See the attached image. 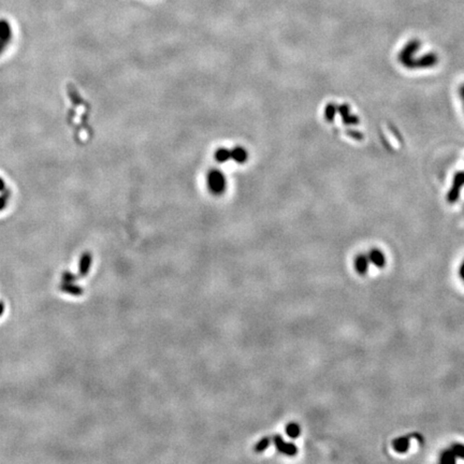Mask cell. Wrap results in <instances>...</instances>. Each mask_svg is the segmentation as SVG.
Masks as SVG:
<instances>
[{
    "instance_id": "cell-1",
    "label": "cell",
    "mask_w": 464,
    "mask_h": 464,
    "mask_svg": "<svg viewBox=\"0 0 464 464\" xmlns=\"http://www.w3.org/2000/svg\"><path fill=\"white\" fill-rule=\"evenodd\" d=\"M12 40L11 25L6 19H0V55L8 48Z\"/></svg>"
},
{
    "instance_id": "cell-2",
    "label": "cell",
    "mask_w": 464,
    "mask_h": 464,
    "mask_svg": "<svg viewBox=\"0 0 464 464\" xmlns=\"http://www.w3.org/2000/svg\"><path fill=\"white\" fill-rule=\"evenodd\" d=\"M273 442L275 444V446H276L277 450L279 452L284 453V455H287V456H295V455H297V452H298L297 446H295L294 444H292V443L285 442L284 438L280 435H278V434L275 435L273 437Z\"/></svg>"
},
{
    "instance_id": "cell-3",
    "label": "cell",
    "mask_w": 464,
    "mask_h": 464,
    "mask_svg": "<svg viewBox=\"0 0 464 464\" xmlns=\"http://www.w3.org/2000/svg\"><path fill=\"white\" fill-rule=\"evenodd\" d=\"M414 436L415 434H409V435H402V436L396 437L395 440L392 441V448H394V450L399 453L406 452L410 449L411 441Z\"/></svg>"
},
{
    "instance_id": "cell-4",
    "label": "cell",
    "mask_w": 464,
    "mask_h": 464,
    "mask_svg": "<svg viewBox=\"0 0 464 464\" xmlns=\"http://www.w3.org/2000/svg\"><path fill=\"white\" fill-rule=\"evenodd\" d=\"M368 257L370 259L371 264H373V266H375L376 268L382 269L386 266L387 259H386L385 254L378 248L371 249V251L368 253Z\"/></svg>"
},
{
    "instance_id": "cell-5",
    "label": "cell",
    "mask_w": 464,
    "mask_h": 464,
    "mask_svg": "<svg viewBox=\"0 0 464 464\" xmlns=\"http://www.w3.org/2000/svg\"><path fill=\"white\" fill-rule=\"evenodd\" d=\"M370 259L368 257V254H360L355 259V269L358 274L364 275L369 271L370 267Z\"/></svg>"
},
{
    "instance_id": "cell-6",
    "label": "cell",
    "mask_w": 464,
    "mask_h": 464,
    "mask_svg": "<svg viewBox=\"0 0 464 464\" xmlns=\"http://www.w3.org/2000/svg\"><path fill=\"white\" fill-rule=\"evenodd\" d=\"M11 198V191L7 187L6 182L2 177H0V212L7 207L8 203Z\"/></svg>"
},
{
    "instance_id": "cell-7",
    "label": "cell",
    "mask_w": 464,
    "mask_h": 464,
    "mask_svg": "<svg viewBox=\"0 0 464 464\" xmlns=\"http://www.w3.org/2000/svg\"><path fill=\"white\" fill-rule=\"evenodd\" d=\"M91 261H93V256L89 252H86L82 255V257L80 259V267H79V275L81 277H84L88 274L90 266H91Z\"/></svg>"
},
{
    "instance_id": "cell-8",
    "label": "cell",
    "mask_w": 464,
    "mask_h": 464,
    "mask_svg": "<svg viewBox=\"0 0 464 464\" xmlns=\"http://www.w3.org/2000/svg\"><path fill=\"white\" fill-rule=\"evenodd\" d=\"M59 289L65 293L75 295V297H78V295H82L83 292H84V290H83L82 287L79 286V285H74L73 283L63 282L62 284L59 285Z\"/></svg>"
},
{
    "instance_id": "cell-9",
    "label": "cell",
    "mask_w": 464,
    "mask_h": 464,
    "mask_svg": "<svg viewBox=\"0 0 464 464\" xmlns=\"http://www.w3.org/2000/svg\"><path fill=\"white\" fill-rule=\"evenodd\" d=\"M458 461V459L456 458L455 456V453H453L451 451L450 448H448V449H445L444 451H442L441 453V456H440V462L441 463H456Z\"/></svg>"
},
{
    "instance_id": "cell-10",
    "label": "cell",
    "mask_w": 464,
    "mask_h": 464,
    "mask_svg": "<svg viewBox=\"0 0 464 464\" xmlns=\"http://www.w3.org/2000/svg\"><path fill=\"white\" fill-rule=\"evenodd\" d=\"M286 433H287V435H288L289 437L297 438V437H299L300 434H301V428H300V426L298 425V423L292 422V423H289V425L286 427Z\"/></svg>"
},
{
    "instance_id": "cell-11",
    "label": "cell",
    "mask_w": 464,
    "mask_h": 464,
    "mask_svg": "<svg viewBox=\"0 0 464 464\" xmlns=\"http://www.w3.org/2000/svg\"><path fill=\"white\" fill-rule=\"evenodd\" d=\"M450 449L451 451L455 453L456 458L461 459V460H464V444L462 443H453L450 445Z\"/></svg>"
},
{
    "instance_id": "cell-12",
    "label": "cell",
    "mask_w": 464,
    "mask_h": 464,
    "mask_svg": "<svg viewBox=\"0 0 464 464\" xmlns=\"http://www.w3.org/2000/svg\"><path fill=\"white\" fill-rule=\"evenodd\" d=\"M271 444V438L270 437H263L261 441H259L256 445H255V451L256 452H261L263 450H266L267 448L270 446Z\"/></svg>"
},
{
    "instance_id": "cell-13",
    "label": "cell",
    "mask_w": 464,
    "mask_h": 464,
    "mask_svg": "<svg viewBox=\"0 0 464 464\" xmlns=\"http://www.w3.org/2000/svg\"><path fill=\"white\" fill-rule=\"evenodd\" d=\"M63 282L65 283H74L76 282V280H78L81 276L78 274H74L72 272H69V271H66L63 273Z\"/></svg>"
},
{
    "instance_id": "cell-14",
    "label": "cell",
    "mask_w": 464,
    "mask_h": 464,
    "mask_svg": "<svg viewBox=\"0 0 464 464\" xmlns=\"http://www.w3.org/2000/svg\"><path fill=\"white\" fill-rule=\"evenodd\" d=\"M459 274H460V277H461V279L464 282V260H463L462 263H461L460 269H459Z\"/></svg>"
},
{
    "instance_id": "cell-15",
    "label": "cell",
    "mask_w": 464,
    "mask_h": 464,
    "mask_svg": "<svg viewBox=\"0 0 464 464\" xmlns=\"http://www.w3.org/2000/svg\"><path fill=\"white\" fill-rule=\"evenodd\" d=\"M4 312V304L3 302H1V301H0V316H1Z\"/></svg>"
}]
</instances>
